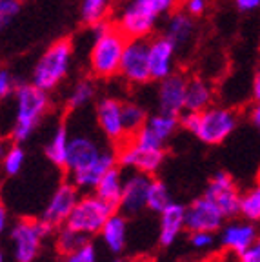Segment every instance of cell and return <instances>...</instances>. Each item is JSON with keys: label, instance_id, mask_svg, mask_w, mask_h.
Returning a JSON list of instances; mask_svg holds the SVG:
<instances>
[{"label": "cell", "instance_id": "6da1fadb", "mask_svg": "<svg viewBox=\"0 0 260 262\" xmlns=\"http://www.w3.org/2000/svg\"><path fill=\"white\" fill-rule=\"evenodd\" d=\"M117 151L102 146L90 133H73L69 137L66 173L80 191H93L107 169L117 166Z\"/></svg>", "mask_w": 260, "mask_h": 262}, {"label": "cell", "instance_id": "7a4b0ae2", "mask_svg": "<svg viewBox=\"0 0 260 262\" xmlns=\"http://www.w3.org/2000/svg\"><path fill=\"white\" fill-rule=\"evenodd\" d=\"M13 120L9 126V137L13 142L24 144L35 135L37 127L48 115L51 100L49 93L33 82H18L13 93Z\"/></svg>", "mask_w": 260, "mask_h": 262}, {"label": "cell", "instance_id": "3957f363", "mask_svg": "<svg viewBox=\"0 0 260 262\" xmlns=\"http://www.w3.org/2000/svg\"><path fill=\"white\" fill-rule=\"evenodd\" d=\"M239 120V113L233 107L209 106L197 113L184 111L180 117V127L189 131L202 144L219 146L235 133Z\"/></svg>", "mask_w": 260, "mask_h": 262}, {"label": "cell", "instance_id": "277c9868", "mask_svg": "<svg viewBox=\"0 0 260 262\" xmlns=\"http://www.w3.org/2000/svg\"><path fill=\"white\" fill-rule=\"evenodd\" d=\"M73 62V44L68 38L55 40L38 57L31 71V82L44 91H53L68 78Z\"/></svg>", "mask_w": 260, "mask_h": 262}, {"label": "cell", "instance_id": "5b68a950", "mask_svg": "<svg viewBox=\"0 0 260 262\" xmlns=\"http://www.w3.org/2000/svg\"><path fill=\"white\" fill-rule=\"evenodd\" d=\"M55 226L42 219H18L8 231L13 262H35L46 238L53 237Z\"/></svg>", "mask_w": 260, "mask_h": 262}, {"label": "cell", "instance_id": "8992f818", "mask_svg": "<svg viewBox=\"0 0 260 262\" xmlns=\"http://www.w3.org/2000/svg\"><path fill=\"white\" fill-rule=\"evenodd\" d=\"M160 15L147 0H122L113 13V24L127 40L147 38L159 24Z\"/></svg>", "mask_w": 260, "mask_h": 262}, {"label": "cell", "instance_id": "52a82bcc", "mask_svg": "<svg viewBox=\"0 0 260 262\" xmlns=\"http://www.w3.org/2000/svg\"><path fill=\"white\" fill-rule=\"evenodd\" d=\"M126 42L127 38L115 28V24L107 31L95 37L90 49L91 73L98 78H111L118 75Z\"/></svg>", "mask_w": 260, "mask_h": 262}, {"label": "cell", "instance_id": "ba28073f", "mask_svg": "<svg viewBox=\"0 0 260 262\" xmlns=\"http://www.w3.org/2000/svg\"><path fill=\"white\" fill-rule=\"evenodd\" d=\"M117 209V206L100 199L95 191L85 193V195H80L77 206H75L69 219L66 221V226H69L71 229L80 231L82 235L91 238L100 233L102 226L106 224V221Z\"/></svg>", "mask_w": 260, "mask_h": 262}, {"label": "cell", "instance_id": "9c48e42d", "mask_svg": "<svg viewBox=\"0 0 260 262\" xmlns=\"http://www.w3.org/2000/svg\"><path fill=\"white\" fill-rule=\"evenodd\" d=\"M118 75L131 86H144L151 82L147 38H133V40L126 42Z\"/></svg>", "mask_w": 260, "mask_h": 262}, {"label": "cell", "instance_id": "30bf717a", "mask_svg": "<svg viewBox=\"0 0 260 262\" xmlns=\"http://www.w3.org/2000/svg\"><path fill=\"white\" fill-rule=\"evenodd\" d=\"M122 102L117 97H102L95 106L97 126L110 142L120 146L129 139L122 120Z\"/></svg>", "mask_w": 260, "mask_h": 262}, {"label": "cell", "instance_id": "8fae6325", "mask_svg": "<svg viewBox=\"0 0 260 262\" xmlns=\"http://www.w3.org/2000/svg\"><path fill=\"white\" fill-rule=\"evenodd\" d=\"M206 195L222 209L226 219L240 217L242 191L228 171H216L206 186Z\"/></svg>", "mask_w": 260, "mask_h": 262}, {"label": "cell", "instance_id": "7c38bea8", "mask_svg": "<svg viewBox=\"0 0 260 262\" xmlns=\"http://www.w3.org/2000/svg\"><path fill=\"white\" fill-rule=\"evenodd\" d=\"M260 235L258 224L251 222L244 217H233L224 222L219 229V244L231 255L239 257L242 251H246Z\"/></svg>", "mask_w": 260, "mask_h": 262}, {"label": "cell", "instance_id": "4fadbf2b", "mask_svg": "<svg viewBox=\"0 0 260 262\" xmlns=\"http://www.w3.org/2000/svg\"><path fill=\"white\" fill-rule=\"evenodd\" d=\"M228 221L222 209L204 193L186 206V229L187 231H211L216 233Z\"/></svg>", "mask_w": 260, "mask_h": 262}, {"label": "cell", "instance_id": "5bb4252c", "mask_svg": "<svg viewBox=\"0 0 260 262\" xmlns=\"http://www.w3.org/2000/svg\"><path fill=\"white\" fill-rule=\"evenodd\" d=\"M78 199H80V189L73 182H62L48 199L40 219L58 229L66 224L73 208L77 206Z\"/></svg>", "mask_w": 260, "mask_h": 262}, {"label": "cell", "instance_id": "9a60e30c", "mask_svg": "<svg viewBox=\"0 0 260 262\" xmlns=\"http://www.w3.org/2000/svg\"><path fill=\"white\" fill-rule=\"evenodd\" d=\"M164 159H166V151H147V149L135 146L129 139L120 144L117 151V162L120 168L147 173V175L159 171L164 164Z\"/></svg>", "mask_w": 260, "mask_h": 262}, {"label": "cell", "instance_id": "2e32d148", "mask_svg": "<svg viewBox=\"0 0 260 262\" xmlns=\"http://www.w3.org/2000/svg\"><path fill=\"white\" fill-rule=\"evenodd\" d=\"M187 77L182 73H171L169 77L159 80L157 88V106L159 111L171 115H182L186 107Z\"/></svg>", "mask_w": 260, "mask_h": 262}, {"label": "cell", "instance_id": "e0dca14e", "mask_svg": "<svg viewBox=\"0 0 260 262\" xmlns=\"http://www.w3.org/2000/svg\"><path fill=\"white\" fill-rule=\"evenodd\" d=\"M153 177L147 173L131 171L124 180L122 199L118 202V211H122L126 217H133L146 209L147 189Z\"/></svg>", "mask_w": 260, "mask_h": 262}, {"label": "cell", "instance_id": "ac0fdd59", "mask_svg": "<svg viewBox=\"0 0 260 262\" xmlns=\"http://www.w3.org/2000/svg\"><path fill=\"white\" fill-rule=\"evenodd\" d=\"M177 53L179 49L171 40H167L164 35L155 37L149 40V73L151 80L159 82L162 78L175 73Z\"/></svg>", "mask_w": 260, "mask_h": 262}, {"label": "cell", "instance_id": "d6986e66", "mask_svg": "<svg viewBox=\"0 0 260 262\" xmlns=\"http://www.w3.org/2000/svg\"><path fill=\"white\" fill-rule=\"evenodd\" d=\"M184 229H186V206L173 201L159 213V244L164 248L175 244Z\"/></svg>", "mask_w": 260, "mask_h": 262}, {"label": "cell", "instance_id": "ffe728a7", "mask_svg": "<svg viewBox=\"0 0 260 262\" xmlns=\"http://www.w3.org/2000/svg\"><path fill=\"white\" fill-rule=\"evenodd\" d=\"M197 26H195V16H191L189 13H186L184 9H175L171 11L166 18V24H164L162 35L175 44V48L184 49L193 42L195 37Z\"/></svg>", "mask_w": 260, "mask_h": 262}, {"label": "cell", "instance_id": "44dd1931", "mask_svg": "<svg viewBox=\"0 0 260 262\" xmlns=\"http://www.w3.org/2000/svg\"><path fill=\"white\" fill-rule=\"evenodd\" d=\"M98 238L106 250L113 255H120L126 250L127 244V217L122 211H115L110 219L106 221V224L102 226Z\"/></svg>", "mask_w": 260, "mask_h": 262}, {"label": "cell", "instance_id": "7402d4cb", "mask_svg": "<svg viewBox=\"0 0 260 262\" xmlns=\"http://www.w3.org/2000/svg\"><path fill=\"white\" fill-rule=\"evenodd\" d=\"M215 100V90L206 78L202 77H193L187 78V88H186V107L184 111H202L206 107L213 106Z\"/></svg>", "mask_w": 260, "mask_h": 262}, {"label": "cell", "instance_id": "603a6c76", "mask_svg": "<svg viewBox=\"0 0 260 262\" xmlns=\"http://www.w3.org/2000/svg\"><path fill=\"white\" fill-rule=\"evenodd\" d=\"M124 180H126V177H124L122 169L118 168V164H117V166H113V168L104 173V177L98 180V184L95 186L93 191L97 193L100 199H104L106 202H110V204L118 208V202L122 199Z\"/></svg>", "mask_w": 260, "mask_h": 262}, {"label": "cell", "instance_id": "cb8c5ba5", "mask_svg": "<svg viewBox=\"0 0 260 262\" xmlns=\"http://www.w3.org/2000/svg\"><path fill=\"white\" fill-rule=\"evenodd\" d=\"M69 137H71V133H69L68 126H66V124H58V126L55 127L51 139L46 144V149H44L46 157H48L49 162L53 164V166H57V168L64 169V166H66L68 149H69Z\"/></svg>", "mask_w": 260, "mask_h": 262}, {"label": "cell", "instance_id": "d4e9b609", "mask_svg": "<svg viewBox=\"0 0 260 262\" xmlns=\"http://www.w3.org/2000/svg\"><path fill=\"white\" fill-rule=\"evenodd\" d=\"M146 126L149 127L160 140H164V142L167 144V140L175 135L177 129L180 127V117L179 115L164 113V111H157V113L147 117Z\"/></svg>", "mask_w": 260, "mask_h": 262}, {"label": "cell", "instance_id": "484cf974", "mask_svg": "<svg viewBox=\"0 0 260 262\" xmlns=\"http://www.w3.org/2000/svg\"><path fill=\"white\" fill-rule=\"evenodd\" d=\"M95 93H97V88L90 78H80L71 86L68 97H66V107L71 111L82 110V107L90 106L93 102Z\"/></svg>", "mask_w": 260, "mask_h": 262}, {"label": "cell", "instance_id": "4316f807", "mask_svg": "<svg viewBox=\"0 0 260 262\" xmlns=\"http://www.w3.org/2000/svg\"><path fill=\"white\" fill-rule=\"evenodd\" d=\"M113 9V0H80V20L85 26L107 18Z\"/></svg>", "mask_w": 260, "mask_h": 262}, {"label": "cell", "instance_id": "83f0119b", "mask_svg": "<svg viewBox=\"0 0 260 262\" xmlns=\"http://www.w3.org/2000/svg\"><path fill=\"white\" fill-rule=\"evenodd\" d=\"M173 199H171L169 188H167L166 182L159 179H151L149 189H147V201H146V209L157 213L159 215L167 204H171Z\"/></svg>", "mask_w": 260, "mask_h": 262}, {"label": "cell", "instance_id": "f1b7e54d", "mask_svg": "<svg viewBox=\"0 0 260 262\" xmlns=\"http://www.w3.org/2000/svg\"><path fill=\"white\" fill-rule=\"evenodd\" d=\"M147 117H149V115H147L146 107L140 106L138 102H131V100L122 102V120H124V127H126L129 137L146 124Z\"/></svg>", "mask_w": 260, "mask_h": 262}, {"label": "cell", "instance_id": "f546056e", "mask_svg": "<svg viewBox=\"0 0 260 262\" xmlns=\"http://www.w3.org/2000/svg\"><path fill=\"white\" fill-rule=\"evenodd\" d=\"M26 164V149L22 147V144H11V146L6 149L4 157L0 159V166H2V171L8 177H16L18 173L24 169Z\"/></svg>", "mask_w": 260, "mask_h": 262}, {"label": "cell", "instance_id": "4dcf8cb0", "mask_svg": "<svg viewBox=\"0 0 260 262\" xmlns=\"http://www.w3.org/2000/svg\"><path fill=\"white\" fill-rule=\"evenodd\" d=\"M240 217L248 219L251 222H260V180L240 199Z\"/></svg>", "mask_w": 260, "mask_h": 262}, {"label": "cell", "instance_id": "1f68e13d", "mask_svg": "<svg viewBox=\"0 0 260 262\" xmlns=\"http://www.w3.org/2000/svg\"><path fill=\"white\" fill-rule=\"evenodd\" d=\"M90 241V237L82 235L80 231H75L69 226H60L57 233V250L60 251L62 255H68L71 251H75L77 248H80L82 244Z\"/></svg>", "mask_w": 260, "mask_h": 262}, {"label": "cell", "instance_id": "d6a6232c", "mask_svg": "<svg viewBox=\"0 0 260 262\" xmlns=\"http://www.w3.org/2000/svg\"><path fill=\"white\" fill-rule=\"evenodd\" d=\"M64 262H98V253L95 244H91L90 241L82 244L80 248H77L71 253L64 255Z\"/></svg>", "mask_w": 260, "mask_h": 262}, {"label": "cell", "instance_id": "836d02e7", "mask_svg": "<svg viewBox=\"0 0 260 262\" xmlns=\"http://www.w3.org/2000/svg\"><path fill=\"white\" fill-rule=\"evenodd\" d=\"M215 242L216 237L211 231H189V244L195 251H209Z\"/></svg>", "mask_w": 260, "mask_h": 262}, {"label": "cell", "instance_id": "e575fe53", "mask_svg": "<svg viewBox=\"0 0 260 262\" xmlns=\"http://www.w3.org/2000/svg\"><path fill=\"white\" fill-rule=\"evenodd\" d=\"M16 86H18V80L13 77L11 71L8 68H0V100L11 98Z\"/></svg>", "mask_w": 260, "mask_h": 262}, {"label": "cell", "instance_id": "d590c367", "mask_svg": "<svg viewBox=\"0 0 260 262\" xmlns=\"http://www.w3.org/2000/svg\"><path fill=\"white\" fill-rule=\"evenodd\" d=\"M20 8H22V0H0V16L9 22L13 16L18 15Z\"/></svg>", "mask_w": 260, "mask_h": 262}, {"label": "cell", "instance_id": "8d00e7d4", "mask_svg": "<svg viewBox=\"0 0 260 262\" xmlns=\"http://www.w3.org/2000/svg\"><path fill=\"white\" fill-rule=\"evenodd\" d=\"M239 262H260V235L253 241L248 250L239 255Z\"/></svg>", "mask_w": 260, "mask_h": 262}, {"label": "cell", "instance_id": "74e56055", "mask_svg": "<svg viewBox=\"0 0 260 262\" xmlns=\"http://www.w3.org/2000/svg\"><path fill=\"white\" fill-rule=\"evenodd\" d=\"M184 11L191 16H202L207 9V0H184Z\"/></svg>", "mask_w": 260, "mask_h": 262}, {"label": "cell", "instance_id": "f35d334b", "mask_svg": "<svg viewBox=\"0 0 260 262\" xmlns=\"http://www.w3.org/2000/svg\"><path fill=\"white\" fill-rule=\"evenodd\" d=\"M147 2L157 9V13H159L160 16L169 15V13L175 11L180 4V0H147Z\"/></svg>", "mask_w": 260, "mask_h": 262}, {"label": "cell", "instance_id": "ab89813d", "mask_svg": "<svg viewBox=\"0 0 260 262\" xmlns=\"http://www.w3.org/2000/svg\"><path fill=\"white\" fill-rule=\"evenodd\" d=\"M235 8L242 13H255L260 9V0H233Z\"/></svg>", "mask_w": 260, "mask_h": 262}, {"label": "cell", "instance_id": "60d3db41", "mask_svg": "<svg viewBox=\"0 0 260 262\" xmlns=\"http://www.w3.org/2000/svg\"><path fill=\"white\" fill-rule=\"evenodd\" d=\"M11 228V221H9V211L2 202H0V238L4 237Z\"/></svg>", "mask_w": 260, "mask_h": 262}, {"label": "cell", "instance_id": "b9f144b4", "mask_svg": "<svg viewBox=\"0 0 260 262\" xmlns=\"http://www.w3.org/2000/svg\"><path fill=\"white\" fill-rule=\"evenodd\" d=\"M251 97H253V102H260V68L255 71V75H253V80H251Z\"/></svg>", "mask_w": 260, "mask_h": 262}, {"label": "cell", "instance_id": "7bdbcfd3", "mask_svg": "<svg viewBox=\"0 0 260 262\" xmlns=\"http://www.w3.org/2000/svg\"><path fill=\"white\" fill-rule=\"evenodd\" d=\"M249 122L260 133V102H255L249 110Z\"/></svg>", "mask_w": 260, "mask_h": 262}, {"label": "cell", "instance_id": "ee69618b", "mask_svg": "<svg viewBox=\"0 0 260 262\" xmlns=\"http://www.w3.org/2000/svg\"><path fill=\"white\" fill-rule=\"evenodd\" d=\"M0 262H9L8 260V253L4 251V248H2V246H0Z\"/></svg>", "mask_w": 260, "mask_h": 262}, {"label": "cell", "instance_id": "f6af8a7d", "mask_svg": "<svg viewBox=\"0 0 260 262\" xmlns=\"http://www.w3.org/2000/svg\"><path fill=\"white\" fill-rule=\"evenodd\" d=\"M6 149H8V147H6V142H4V140H2V139H0V159L4 157Z\"/></svg>", "mask_w": 260, "mask_h": 262}, {"label": "cell", "instance_id": "bcb514c9", "mask_svg": "<svg viewBox=\"0 0 260 262\" xmlns=\"http://www.w3.org/2000/svg\"><path fill=\"white\" fill-rule=\"evenodd\" d=\"M6 24H8V20H6V18H2V16H0V29L4 28Z\"/></svg>", "mask_w": 260, "mask_h": 262}, {"label": "cell", "instance_id": "7dc6e473", "mask_svg": "<svg viewBox=\"0 0 260 262\" xmlns=\"http://www.w3.org/2000/svg\"><path fill=\"white\" fill-rule=\"evenodd\" d=\"M110 262H122V260H120V258H111Z\"/></svg>", "mask_w": 260, "mask_h": 262}]
</instances>
